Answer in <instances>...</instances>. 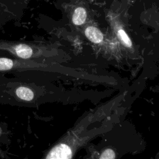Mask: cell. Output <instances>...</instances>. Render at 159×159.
I'll return each instance as SVG.
<instances>
[{"mask_svg":"<svg viewBox=\"0 0 159 159\" xmlns=\"http://www.w3.org/2000/svg\"><path fill=\"white\" fill-rule=\"evenodd\" d=\"M14 93L18 99L25 101H32L34 97L33 91L30 88L24 86H20L16 88Z\"/></svg>","mask_w":159,"mask_h":159,"instance_id":"3957f363","label":"cell"},{"mask_svg":"<svg viewBox=\"0 0 159 159\" xmlns=\"http://www.w3.org/2000/svg\"><path fill=\"white\" fill-rule=\"evenodd\" d=\"M71 151L69 146L60 144L55 146L46 157L47 158H69L71 157Z\"/></svg>","mask_w":159,"mask_h":159,"instance_id":"6da1fadb","label":"cell"},{"mask_svg":"<svg viewBox=\"0 0 159 159\" xmlns=\"http://www.w3.org/2000/svg\"><path fill=\"white\" fill-rule=\"evenodd\" d=\"M85 35L91 42L99 43L103 40V34L98 28L93 26H89L85 29Z\"/></svg>","mask_w":159,"mask_h":159,"instance_id":"7a4b0ae2","label":"cell"},{"mask_svg":"<svg viewBox=\"0 0 159 159\" xmlns=\"http://www.w3.org/2000/svg\"><path fill=\"white\" fill-rule=\"evenodd\" d=\"M116 157L114 152L112 149H106L105 150L100 156V158L101 159H112Z\"/></svg>","mask_w":159,"mask_h":159,"instance_id":"8992f818","label":"cell"},{"mask_svg":"<svg viewBox=\"0 0 159 159\" xmlns=\"http://www.w3.org/2000/svg\"><path fill=\"white\" fill-rule=\"evenodd\" d=\"M117 35L119 38L121 40L122 43L127 47H132V42L130 38L128 37L126 32L122 29H119L117 32Z\"/></svg>","mask_w":159,"mask_h":159,"instance_id":"5b68a950","label":"cell"},{"mask_svg":"<svg viewBox=\"0 0 159 159\" xmlns=\"http://www.w3.org/2000/svg\"><path fill=\"white\" fill-rule=\"evenodd\" d=\"M86 17L87 13L85 9L82 7H78L75 10L73 14L72 21L74 24L76 25H80L84 23L86 19Z\"/></svg>","mask_w":159,"mask_h":159,"instance_id":"277c9868","label":"cell"},{"mask_svg":"<svg viewBox=\"0 0 159 159\" xmlns=\"http://www.w3.org/2000/svg\"><path fill=\"white\" fill-rule=\"evenodd\" d=\"M6 155H5V153L0 148V158H6Z\"/></svg>","mask_w":159,"mask_h":159,"instance_id":"ba28073f","label":"cell"},{"mask_svg":"<svg viewBox=\"0 0 159 159\" xmlns=\"http://www.w3.org/2000/svg\"><path fill=\"white\" fill-rule=\"evenodd\" d=\"M5 134L4 131L3 130V129L1 127V126L0 125V139L2 138V137L4 136V135Z\"/></svg>","mask_w":159,"mask_h":159,"instance_id":"52a82bcc","label":"cell"}]
</instances>
